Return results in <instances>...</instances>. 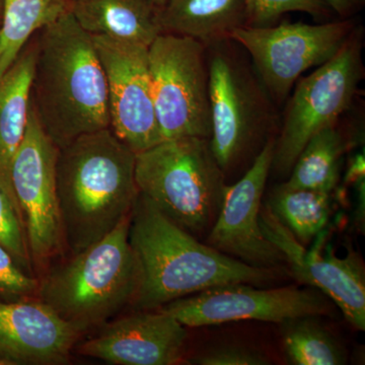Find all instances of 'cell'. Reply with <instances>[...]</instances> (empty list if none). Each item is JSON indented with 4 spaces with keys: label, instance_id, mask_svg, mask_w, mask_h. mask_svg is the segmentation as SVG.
Returning a JSON list of instances; mask_svg holds the SVG:
<instances>
[{
    "label": "cell",
    "instance_id": "277c9868",
    "mask_svg": "<svg viewBox=\"0 0 365 365\" xmlns=\"http://www.w3.org/2000/svg\"><path fill=\"white\" fill-rule=\"evenodd\" d=\"M130 215L39 280L37 299L81 335L100 328L135 299L139 271L128 240Z\"/></svg>",
    "mask_w": 365,
    "mask_h": 365
},
{
    "label": "cell",
    "instance_id": "8992f818",
    "mask_svg": "<svg viewBox=\"0 0 365 365\" xmlns=\"http://www.w3.org/2000/svg\"><path fill=\"white\" fill-rule=\"evenodd\" d=\"M135 181L140 195L195 237L208 234L227 186L210 140L201 137L165 139L136 153Z\"/></svg>",
    "mask_w": 365,
    "mask_h": 365
},
{
    "label": "cell",
    "instance_id": "7402d4cb",
    "mask_svg": "<svg viewBox=\"0 0 365 365\" xmlns=\"http://www.w3.org/2000/svg\"><path fill=\"white\" fill-rule=\"evenodd\" d=\"M267 206L306 245L326 230L332 215L333 193L292 188L283 182L273 190Z\"/></svg>",
    "mask_w": 365,
    "mask_h": 365
},
{
    "label": "cell",
    "instance_id": "4fadbf2b",
    "mask_svg": "<svg viewBox=\"0 0 365 365\" xmlns=\"http://www.w3.org/2000/svg\"><path fill=\"white\" fill-rule=\"evenodd\" d=\"M262 230L279 250L290 272L299 282L317 288L339 307L346 321L360 331L365 329V273L361 258L352 250L345 257L324 252L328 230L316 237L313 249L304 245L276 217L268 206L260 212Z\"/></svg>",
    "mask_w": 365,
    "mask_h": 365
},
{
    "label": "cell",
    "instance_id": "3957f363",
    "mask_svg": "<svg viewBox=\"0 0 365 365\" xmlns=\"http://www.w3.org/2000/svg\"><path fill=\"white\" fill-rule=\"evenodd\" d=\"M136 153L111 128L58 148L55 177L64 246L85 251L131 215L139 195Z\"/></svg>",
    "mask_w": 365,
    "mask_h": 365
},
{
    "label": "cell",
    "instance_id": "4dcf8cb0",
    "mask_svg": "<svg viewBox=\"0 0 365 365\" xmlns=\"http://www.w3.org/2000/svg\"><path fill=\"white\" fill-rule=\"evenodd\" d=\"M153 1L157 4L158 6L163 7L169 0H153Z\"/></svg>",
    "mask_w": 365,
    "mask_h": 365
},
{
    "label": "cell",
    "instance_id": "8fae6325",
    "mask_svg": "<svg viewBox=\"0 0 365 365\" xmlns=\"http://www.w3.org/2000/svg\"><path fill=\"white\" fill-rule=\"evenodd\" d=\"M331 300L317 288L261 289L250 283H230L165 304L160 309L186 328L237 321L281 323L302 317L332 314Z\"/></svg>",
    "mask_w": 365,
    "mask_h": 365
},
{
    "label": "cell",
    "instance_id": "7c38bea8",
    "mask_svg": "<svg viewBox=\"0 0 365 365\" xmlns=\"http://www.w3.org/2000/svg\"><path fill=\"white\" fill-rule=\"evenodd\" d=\"M108 86L111 129L134 153L163 141L148 62V47L106 36H91Z\"/></svg>",
    "mask_w": 365,
    "mask_h": 365
},
{
    "label": "cell",
    "instance_id": "4316f807",
    "mask_svg": "<svg viewBox=\"0 0 365 365\" xmlns=\"http://www.w3.org/2000/svg\"><path fill=\"white\" fill-rule=\"evenodd\" d=\"M192 364L199 365H267V356L253 348L241 345H222L201 353Z\"/></svg>",
    "mask_w": 365,
    "mask_h": 365
},
{
    "label": "cell",
    "instance_id": "d6986e66",
    "mask_svg": "<svg viewBox=\"0 0 365 365\" xmlns=\"http://www.w3.org/2000/svg\"><path fill=\"white\" fill-rule=\"evenodd\" d=\"M160 24L163 33L211 45L247 25L246 0H169L160 9Z\"/></svg>",
    "mask_w": 365,
    "mask_h": 365
},
{
    "label": "cell",
    "instance_id": "ac0fdd59",
    "mask_svg": "<svg viewBox=\"0 0 365 365\" xmlns=\"http://www.w3.org/2000/svg\"><path fill=\"white\" fill-rule=\"evenodd\" d=\"M160 9L153 0H74L71 4V13L91 36L148 47L163 33Z\"/></svg>",
    "mask_w": 365,
    "mask_h": 365
},
{
    "label": "cell",
    "instance_id": "2e32d148",
    "mask_svg": "<svg viewBox=\"0 0 365 365\" xmlns=\"http://www.w3.org/2000/svg\"><path fill=\"white\" fill-rule=\"evenodd\" d=\"M81 334L40 299L0 302V359L9 365H60Z\"/></svg>",
    "mask_w": 365,
    "mask_h": 365
},
{
    "label": "cell",
    "instance_id": "5bb4252c",
    "mask_svg": "<svg viewBox=\"0 0 365 365\" xmlns=\"http://www.w3.org/2000/svg\"><path fill=\"white\" fill-rule=\"evenodd\" d=\"M275 138L269 139L241 179L225 186L207 245L255 267L279 269L285 262L262 230V197L272 168Z\"/></svg>",
    "mask_w": 365,
    "mask_h": 365
},
{
    "label": "cell",
    "instance_id": "d4e9b609",
    "mask_svg": "<svg viewBox=\"0 0 365 365\" xmlns=\"http://www.w3.org/2000/svg\"><path fill=\"white\" fill-rule=\"evenodd\" d=\"M0 245L4 247L26 272L33 274L25 227L18 206L0 186Z\"/></svg>",
    "mask_w": 365,
    "mask_h": 365
},
{
    "label": "cell",
    "instance_id": "6da1fadb",
    "mask_svg": "<svg viewBox=\"0 0 365 365\" xmlns=\"http://www.w3.org/2000/svg\"><path fill=\"white\" fill-rule=\"evenodd\" d=\"M128 240L139 271L132 306L139 311L160 309L230 283L264 284L279 272L255 267L203 244L140 194L132 209Z\"/></svg>",
    "mask_w": 365,
    "mask_h": 365
},
{
    "label": "cell",
    "instance_id": "ffe728a7",
    "mask_svg": "<svg viewBox=\"0 0 365 365\" xmlns=\"http://www.w3.org/2000/svg\"><path fill=\"white\" fill-rule=\"evenodd\" d=\"M350 144L351 140L338 122L322 129L299 153L285 185L333 193L339 184L341 165Z\"/></svg>",
    "mask_w": 365,
    "mask_h": 365
},
{
    "label": "cell",
    "instance_id": "9a60e30c",
    "mask_svg": "<svg viewBox=\"0 0 365 365\" xmlns=\"http://www.w3.org/2000/svg\"><path fill=\"white\" fill-rule=\"evenodd\" d=\"M100 329L78 352L117 365L179 364L188 338L186 327L160 309L107 322Z\"/></svg>",
    "mask_w": 365,
    "mask_h": 365
},
{
    "label": "cell",
    "instance_id": "e0dca14e",
    "mask_svg": "<svg viewBox=\"0 0 365 365\" xmlns=\"http://www.w3.org/2000/svg\"><path fill=\"white\" fill-rule=\"evenodd\" d=\"M35 58L36 42L33 36L0 78V186L16 206L11 186V165L28 125Z\"/></svg>",
    "mask_w": 365,
    "mask_h": 365
},
{
    "label": "cell",
    "instance_id": "d6a6232c",
    "mask_svg": "<svg viewBox=\"0 0 365 365\" xmlns=\"http://www.w3.org/2000/svg\"><path fill=\"white\" fill-rule=\"evenodd\" d=\"M68 1L71 2H71L74 1V0H68Z\"/></svg>",
    "mask_w": 365,
    "mask_h": 365
},
{
    "label": "cell",
    "instance_id": "f1b7e54d",
    "mask_svg": "<svg viewBox=\"0 0 365 365\" xmlns=\"http://www.w3.org/2000/svg\"><path fill=\"white\" fill-rule=\"evenodd\" d=\"M364 153L362 151V153H357L350 160L344 179L346 184H354L359 180L364 179Z\"/></svg>",
    "mask_w": 365,
    "mask_h": 365
},
{
    "label": "cell",
    "instance_id": "484cf974",
    "mask_svg": "<svg viewBox=\"0 0 365 365\" xmlns=\"http://www.w3.org/2000/svg\"><path fill=\"white\" fill-rule=\"evenodd\" d=\"M39 279L26 272L11 254L0 245V302L37 299Z\"/></svg>",
    "mask_w": 365,
    "mask_h": 365
},
{
    "label": "cell",
    "instance_id": "f546056e",
    "mask_svg": "<svg viewBox=\"0 0 365 365\" xmlns=\"http://www.w3.org/2000/svg\"><path fill=\"white\" fill-rule=\"evenodd\" d=\"M2 19H4V0H0V26H1Z\"/></svg>",
    "mask_w": 365,
    "mask_h": 365
},
{
    "label": "cell",
    "instance_id": "9c48e42d",
    "mask_svg": "<svg viewBox=\"0 0 365 365\" xmlns=\"http://www.w3.org/2000/svg\"><path fill=\"white\" fill-rule=\"evenodd\" d=\"M355 28L353 19L319 25L282 21L264 28L242 26L230 39L247 52L269 97L279 107L300 76L333 58Z\"/></svg>",
    "mask_w": 365,
    "mask_h": 365
},
{
    "label": "cell",
    "instance_id": "1f68e13d",
    "mask_svg": "<svg viewBox=\"0 0 365 365\" xmlns=\"http://www.w3.org/2000/svg\"><path fill=\"white\" fill-rule=\"evenodd\" d=\"M0 365H9L6 361H4V360L0 359Z\"/></svg>",
    "mask_w": 365,
    "mask_h": 365
},
{
    "label": "cell",
    "instance_id": "52a82bcc",
    "mask_svg": "<svg viewBox=\"0 0 365 365\" xmlns=\"http://www.w3.org/2000/svg\"><path fill=\"white\" fill-rule=\"evenodd\" d=\"M362 48L364 31L356 26L333 58L300 79L288 98L275 138L274 172L289 175L309 139L350 109L364 78Z\"/></svg>",
    "mask_w": 365,
    "mask_h": 365
},
{
    "label": "cell",
    "instance_id": "30bf717a",
    "mask_svg": "<svg viewBox=\"0 0 365 365\" xmlns=\"http://www.w3.org/2000/svg\"><path fill=\"white\" fill-rule=\"evenodd\" d=\"M57 153L58 148L43 130L30 106L11 176L34 265H45L66 250L55 177Z\"/></svg>",
    "mask_w": 365,
    "mask_h": 365
},
{
    "label": "cell",
    "instance_id": "83f0119b",
    "mask_svg": "<svg viewBox=\"0 0 365 365\" xmlns=\"http://www.w3.org/2000/svg\"><path fill=\"white\" fill-rule=\"evenodd\" d=\"M340 20H349L364 9L365 0H323Z\"/></svg>",
    "mask_w": 365,
    "mask_h": 365
},
{
    "label": "cell",
    "instance_id": "603a6c76",
    "mask_svg": "<svg viewBox=\"0 0 365 365\" xmlns=\"http://www.w3.org/2000/svg\"><path fill=\"white\" fill-rule=\"evenodd\" d=\"M317 318L302 317L283 323V343L288 359L295 365L346 364L345 350Z\"/></svg>",
    "mask_w": 365,
    "mask_h": 365
},
{
    "label": "cell",
    "instance_id": "7a4b0ae2",
    "mask_svg": "<svg viewBox=\"0 0 365 365\" xmlns=\"http://www.w3.org/2000/svg\"><path fill=\"white\" fill-rule=\"evenodd\" d=\"M34 36L30 106L52 143L60 148L111 128L107 81L90 34L69 11Z\"/></svg>",
    "mask_w": 365,
    "mask_h": 365
},
{
    "label": "cell",
    "instance_id": "ba28073f",
    "mask_svg": "<svg viewBox=\"0 0 365 365\" xmlns=\"http://www.w3.org/2000/svg\"><path fill=\"white\" fill-rule=\"evenodd\" d=\"M153 103L165 139H210L207 50L199 41L163 33L148 47Z\"/></svg>",
    "mask_w": 365,
    "mask_h": 365
},
{
    "label": "cell",
    "instance_id": "5b68a950",
    "mask_svg": "<svg viewBox=\"0 0 365 365\" xmlns=\"http://www.w3.org/2000/svg\"><path fill=\"white\" fill-rule=\"evenodd\" d=\"M211 109L210 146L225 174L251 165L279 129L277 107L247 52L235 41L206 46Z\"/></svg>",
    "mask_w": 365,
    "mask_h": 365
},
{
    "label": "cell",
    "instance_id": "cb8c5ba5",
    "mask_svg": "<svg viewBox=\"0 0 365 365\" xmlns=\"http://www.w3.org/2000/svg\"><path fill=\"white\" fill-rule=\"evenodd\" d=\"M247 26L264 28L279 23L289 13L328 19L334 13L323 0H246Z\"/></svg>",
    "mask_w": 365,
    "mask_h": 365
},
{
    "label": "cell",
    "instance_id": "44dd1931",
    "mask_svg": "<svg viewBox=\"0 0 365 365\" xmlns=\"http://www.w3.org/2000/svg\"><path fill=\"white\" fill-rule=\"evenodd\" d=\"M71 11L68 0H4L0 78L38 31Z\"/></svg>",
    "mask_w": 365,
    "mask_h": 365
}]
</instances>
